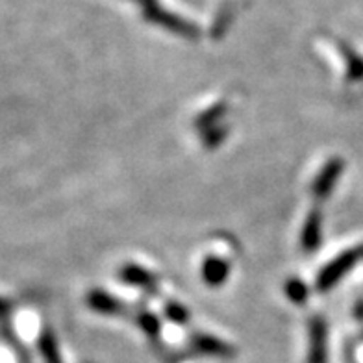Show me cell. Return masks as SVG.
Segmentation results:
<instances>
[{"mask_svg": "<svg viewBox=\"0 0 363 363\" xmlns=\"http://www.w3.org/2000/svg\"><path fill=\"white\" fill-rule=\"evenodd\" d=\"M225 134H226L225 128H220V126H213V128L208 132V135H206V145H208V147H216V145H219L220 141H223Z\"/></svg>", "mask_w": 363, "mask_h": 363, "instance_id": "cell-14", "label": "cell"}, {"mask_svg": "<svg viewBox=\"0 0 363 363\" xmlns=\"http://www.w3.org/2000/svg\"><path fill=\"white\" fill-rule=\"evenodd\" d=\"M320 245V216L319 211H311L302 230V247L306 252H313Z\"/></svg>", "mask_w": 363, "mask_h": 363, "instance_id": "cell-4", "label": "cell"}, {"mask_svg": "<svg viewBox=\"0 0 363 363\" xmlns=\"http://www.w3.org/2000/svg\"><path fill=\"white\" fill-rule=\"evenodd\" d=\"M286 293L295 304H304V301L308 298V287L301 280H296V278H293V280L286 284Z\"/></svg>", "mask_w": 363, "mask_h": 363, "instance_id": "cell-10", "label": "cell"}, {"mask_svg": "<svg viewBox=\"0 0 363 363\" xmlns=\"http://www.w3.org/2000/svg\"><path fill=\"white\" fill-rule=\"evenodd\" d=\"M87 304L95 311L106 313V315L108 313H119V311H123V304L104 291H91L89 296H87Z\"/></svg>", "mask_w": 363, "mask_h": 363, "instance_id": "cell-6", "label": "cell"}, {"mask_svg": "<svg viewBox=\"0 0 363 363\" xmlns=\"http://www.w3.org/2000/svg\"><path fill=\"white\" fill-rule=\"evenodd\" d=\"M165 313H167L169 319L174 320V323H180V325L187 323V319H189V313H187L186 308L180 306V304H177V302H171V304H167V308H165Z\"/></svg>", "mask_w": 363, "mask_h": 363, "instance_id": "cell-13", "label": "cell"}, {"mask_svg": "<svg viewBox=\"0 0 363 363\" xmlns=\"http://www.w3.org/2000/svg\"><path fill=\"white\" fill-rule=\"evenodd\" d=\"M359 254H362V250H349V252L341 254L340 258H335L332 263H328L317 278L319 291H328L335 282H340L341 277H345L354 267V263L358 262Z\"/></svg>", "mask_w": 363, "mask_h": 363, "instance_id": "cell-1", "label": "cell"}, {"mask_svg": "<svg viewBox=\"0 0 363 363\" xmlns=\"http://www.w3.org/2000/svg\"><path fill=\"white\" fill-rule=\"evenodd\" d=\"M349 77L350 78H359L363 77V60L356 57L354 54H349Z\"/></svg>", "mask_w": 363, "mask_h": 363, "instance_id": "cell-15", "label": "cell"}, {"mask_svg": "<svg viewBox=\"0 0 363 363\" xmlns=\"http://www.w3.org/2000/svg\"><path fill=\"white\" fill-rule=\"evenodd\" d=\"M121 278L125 280V282L132 284V286H139L145 287V289H152L156 287V280L148 271H145L143 267H139V265H126V267L121 269Z\"/></svg>", "mask_w": 363, "mask_h": 363, "instance_id": "cell-7", "label": "cell"}, {"mask_svg": "<svg viewBox=\"0 0 363 363\" xmlns=\"http://www.w3.org/2000/svg\"><path fill=\"white\" fill-rule=\"evenodd\" d=\"M225 113V106H217V108H211V110L206 111L204 115H201L199 119H196V126L199 128H213L216 123L219 121L220 115Z\"/></svg>", "mask_w": 363, "mask_h": 363, "instance_id": "cell-11", "label": "cell"}, {"mask_svg": "<svg viewBox=\"0 0 363 363\" xmlns=\"http://www.w3.org/2000/svg\"><path fill=\"white\" fill-rule=\"evenodd\" d=\"M310 363H326V325L315 317L310 328Z\"/></svg>", "mask_w": 363, "mask_h": 363, "instance_id": "cell-3", "label": "cell"}, {"mask_svg": "<svg viewBox=\"0 0 363 363\" xmlns=\"http://www.w3.org/2000/svg\"><path fill=\"white\" fill-rule=\"evenodd\" d=\"M228 263L219 258H208L202 265V277L210 286H220L228 278Z\"/></svg>", "mask_w": 363, "mask_h": 363, "instance_id": "cell-5", "label": "cell"}, {"mask_svg": "<svg viewBox=\"0 0 363 363\" xmlns=\"http://www.w3.org/2000/svg\"><path fill=\"white\" fill-rule=\"evenodd\" d=\"M139 326L147 332L150 337H158V332H160V323L158 319L154 315H150V313H141L138 319Z\"/></svg>", "mask_w": 363, "mask_h": 363, "instance_id": "cell-12", "label": "cell"}, {"mask_svg": "<svg viewBox=\"0 0 363 363\" xmlns=\"http://www.w3.org/2000/svg\"><path fill=\"white\" fill-rule=\"evenodd\" d=\"M8 310V304H6L4 301H0V313H2V311H6Z\"/></svg>", "mask_w": 363, "mask_h": 363, "instance_id": "cell-16", "label": "cell"}, {"mask_svg": "<svg viewBox=\"0 0 363 363\" xmlns=\"http://www.w3.org/2000/svg\"><path fill=\"white\" fill-rule=\"evenodd\" d=\"M41 354L47 363H62V358H60V350H57L56 340L50 332H45L43 337H41Z\"/></svg>", "mask_w": 363, "mask_h": 363, "instance_id": "cell-9", "label": "cell"}, {"mask_svg": "<svg viewBox=\"0 0 363 363\" xmlns=\"http://www.w3.org/2000/svg\"><path fill=\"white\" fill-rule=\"evenodd\" d=\"M341 171H343V162H341L340 158H334L330 160L328 163L325 165V169L320 171L319 177L315 178V184H313V196L315 199H326V196L330 195V191L334 189L335 182H337V178H340Z\"/></svg>", "mask_w": 363, "mask_h": 363, "instance_id": "cell-2", "label": "cell"}, {"mask_svg": "<svg viewBox=\"0 0 363 363\" xmlns=\"http://www.w3.org/2000/svg\"><path fill=\"white\" fill-rule=\"evenodd\" d=\"M193 345H195L196 350H201V352L206 354H216V356H228V354H232L230 345L223 343V341L216 340V337H211V335H195V337H193Z\"/></svg>", "mask_w": 363, "mask_h": 363, "instance_id": "cell-8", "label": "cell"}]
</instances>
